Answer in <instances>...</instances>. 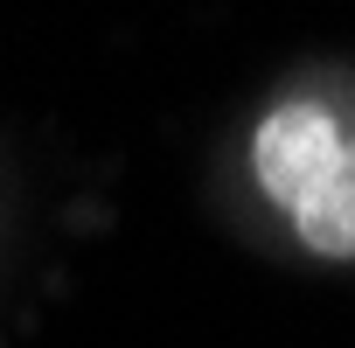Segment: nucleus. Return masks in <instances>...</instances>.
Returning <instances> with one entry per match:
<instances>
[{
  "instance_id": "nucleus-1",
  "label": "nucleus",
  "mask_w": 355,
  "mask_h": 348,
  "mask_svg": "<svg viewBox=\"0 0 355 348\" xmlns=\"http://www.w3.org/2000/svg\"><path fill=\"white\" fill-rule=\"evenodd\" d=\"M251 182L300 251L355 265V91L327 77L272 98L251 132Z\"/></svg>"
}]
</instances>
